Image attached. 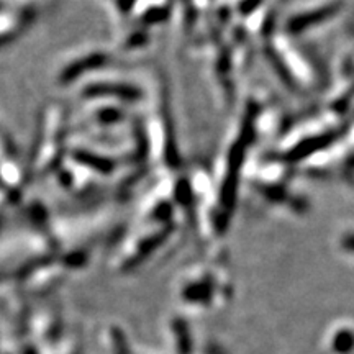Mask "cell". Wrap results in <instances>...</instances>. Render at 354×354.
<instances>
[{"instance_id":"cell-1","label":"cell","mask_w":354,"mask_h":354,"mask_svg":"<svg viewBox=\"0 0 354 354\" xmlns=\"http://www.w3.org/2000/svg\"><path fill=\"white\" fill-rule=\"evenodd\" d=\"M342 7H343L342 2H335V3H328V6H323L320 8H317V10L300 13V15L292 17V19L289 20V24H287V30H289L290 33L305 32V30L312 28L313 25H318V24H322V21L335 17Z\"/></svg>"},{"instance_id":"cell-2","label":"cell","mask_w":354,"mask_h":354,"mask_svg":"<svg viewBox=\"0 0 354 354\" xmlns=\"http://www.w3.org/2000/svg\"><path fill=\"white\" fill-rule=\"evenodd\" d=\"M174 335L177 339V351L179 354H190L192 353V343H190V335L187 325L184 322L174 323Z\"/></svg>"},{"instance_id":"cell-3","label":"cell","mask_w":354,"mask_h":354,"mask_svg":"<svg viewBox=\"0 0 354 354\" xmlns=\"http://www.w3.org/2000/svg\"><path fill=\"white\" fill-rule=\"evenodd\" d=\"M354 348V335L351 331L343 330L335 336L333 349L339 354H348Z\"/></svg>"},{"instance_id":"cell-4","label":"cell","mask_w":354,"mask_h":354,"mask_svg":"<svg viewBox=\"0 0 354 354\" xmlns=\"http://www.w3.org/2000/svg\"><path fill=\"white\" fill-rule=\"evenodd\" d=\"M261 3H263V0H241L240 7L238 8H240L241 15H250V13L256 10Z\"/></svg>"},{"instance_id":"cell-5","label":"cell","mask_w":354,"mask_h":354,"mask_svg":"<svg viewBox=\"0 0 354 354\" xmlns=\"http://www.w3.org/2000/svg\"><path fill=\"white\" fill-rule=\"evenodd\" d=\"M113 343H115V354H128L127 346H125V342H123V338L120 336V333H115Z\"/></svg>"},{"instance_id":"cell-6","label":"cell","mask_w":354,"mask_h":354,"mask_svg":"<svg viewBox=\"0 0 354 354\" xmlns=\"http://www.w3.org/2000/svg\"><path fill=\"white\" fill-rule=\"evenodd\" d=\"M343 246L346 248L348 251H353V253H354V234H351V236H348V238H344Z\"/></svg>"}]
</instances>
